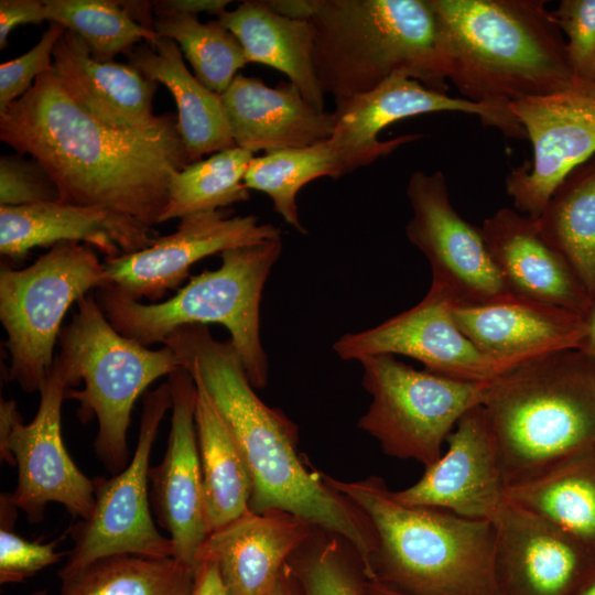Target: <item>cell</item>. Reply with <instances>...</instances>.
Instances as JSON below:
<instances>
[{
  "mask_svg": "<svg viewBox=\"0 0 595 595\" xmlns=\"http://www.w3.org/2000/svg\"><path fill=\"white\" fill-rule=\"evenodd\" d=\"M0 139L47 171L60 202L102 207L153 227L171 177L193 163L177 122L153 132L111 128L63 87L54 67L0 113Z\"/></svg>",
  "mask_w": 595,
  "mask_h": 595,
  "instance_id": "obj_1",
  "label": "cell"
},
{
  "mask_svg": "<svg viewBox=\"0 0 595 595\" xmlns=\"http://www.w3.org/2000/svg\"><path fill=\"white\" fill-rule=\"evenodd\" d=\"M198 381L236 440L252 477L249 509L284 511L343 537L358 555L367 580L376 577L374 528L347 497L310 470L296 451L295 425L253 391L229 340L213 337L207 325H184L163 342Z\"/></svg>",
  "mask_w": 595,
  "mask_h": 595,
  "instance_id": "obj_2",
  "label": "cell"
},
{
  "mask_svg": "<svg viewBox=\"0 0 595 595\" xmlns=\"http://www.w3.org/2000/svg\"><path fill=\"white\" fill-rule=\"evenodd\" d=\"M432 2L444 30L447 78L463 98L520 125L510 110L513 102L581 84L547 1Z\"/></svg>",
  "mask_w": 595,
  "mask_h": 595,
  "instance_id": "obj_3",
  "label": "cell"
},
{
  "mask_svg": "<svg viewBox=\"0 0 595 595\" xmlns=\"http://www.w3.org/2000/svg\"><path fill=\"white\" fill-rule=\"evenodd\" d=\"M506 489L595 452V359L567 349L491 380L482 404Z\"/></svg>",
  "mask_w": 595,
  "mask_h": 595,
  "instance_id": "obj_4",
  "label": "cell"
},
{
  "mask_svg": "<svg viewBox=\"0 0 595 595\" xmlns=\"http://www.w3.org/2000/svg\"><path fill=\"white\" fill-rule=\"evenodd\" d=\"M313 63L336 107L394 75L448 90L446 41L432 0H320Z\"/></svg>",
  "mask_w": 595,
  "mask_h": 595,
  "instance_id": "obj_5",
  "label": "cell"
},
{
  "mask_svg": "<svg viewBox=\"0 0 595 595\" xmlns=\"http://www.w3.org/2000/svg\"><path fill=\"white\" fill-rule=\"evenodd\" d=\"M323 478L370 521L377 580L405 595H497L491 521L405 505L378 477Z\"/></svg>",
  "mask_w": 595,
  "mask_h": 595,
  "instance_id": "obj_6",
  "label": "cell"
},
{
  "mask_svg": "<svg viewBox=\"0 0 595 595\" xmlns=\"http://www.w3.org/2000/svg\"><path fill=\"white\" fill-rule=\"evenodd\" d=\"M281 252V239L225 250L219 268L192 277L163 302L143 304L110 289H98L96 300L121 335L145 347L163 343L184 325L221 324L250 383L263 388L269 366L260 338V303Z\"/></svg>",
  "mask_w": 595,
  "mask_h": 595,
  "instance_id": "obj_7",
  "label": "cell"
},
{
  "mask_svg": "<svg viewBox=\"0 0 595 595\" xmlns=\"http://www.w3.org/2000/svg\"><path fill=\"white\" fill-rule=\"evenodd\" d=\"M76 304L77 312L58 340L60 353L84 381V389H68L66 399L79 402L83 423L97 419L96 454L108 470L119 473L128 465L127 432L134 402L181 364L166 345L149 349L121 335L93 295L86 294Z\"/></svg>",
  "mask_w": 595,
  "mask_h": 595,
  "instance_id": "obj_8",
  "label": "cell"
},
{
  "mask_svg": "<svg viewBox=\"0 0 595 595\" xmlns=\"http://www.w3.org/2000/svg\"><path fill=\"white\" fill-rule=\"evenodd\" d=\"M104 285V263L93 247L79 242H60L20 270L2 266L0 321L8 335V379L28 393L40 391L68 309Z\"/></svg>",
  "mask_w": 595,
  "mask_h": 595,
  "instance_id": "obj_9",
  "label": "cell"
},
{
  "mask_svg": "<svg viewBox=\"0 0 595 595\" xmlns=\"http://www.w3.org/2000/svg\"><path fill=\"white\" fill-rule=\"evenodd\" d=\"M358 361L363 386L372 397L358 428L378 440L387 455L415 459L425 467L441 457L443 443L459 419L483 404L490 383L416 370L391 355Z\"/></svg>",
  "mask_w": 595,
  "mask_h": 595,
  "instance_id": "obj_10",
  "label": "cell"
},
{
  "mask_svg": "<svg viewBox=\"0 0 595 595\" xmlns=\"http://www.w3.org/2000/svg\"><path fill=\"white\" fill-rule=\"evenodd\" d=\"M172 407L169 382L147 392L138 443L129 464L111 478H94L95 504L88 519L71 530L74 542L58 577L115 554L174 556L170 538L156 529L149 504V461L160 423Z\"/></svg>",
  "mask_w": 595,
  "mask_h": 595,
  "instance_id": "obj_11",
  "label": "cell"
},
{
  "mask_svg": "<svg viewBox=\"0 0 595 595\" xmlns=\"http://www.w3.org/2000/svg\"><path fill=\"white\" fill-rule=\"evenodd\" d=\"M80 380L61 353L54 359L41 389L34 419L25 424L21 414L6 440L0 441L1 461L18 466V485L10 494L30 522H40L50 502L62 504L80 520L89 518L95 504L94 480L72 461L61 429L63 401Z\"/></svg>",
  "mask_w": 595,
  "mask_h": 595,
  "instance_id": "obj_12",
  "label": "cell"
},
{
  "mask_svg": "<svg viewBox=\"0 0 595 595\" xmlns=\"http://www.w3.org/2000/svg\"><path fill=\"white\" fill-rule=\"evenodd\" d=\"M412 217L405 234L428 259L432 282L454 305H478L511 294L488 252L480 228L454 208L441 171L410 175Z\"/></svg>",
  "mask_w": 595,
  "mask_h": 595,
  "instance_id": "obj_13",
  "label": "cell"
},
{
  "mask_svg": "<svg viewBox=\"0 0 595 595\" xmlns=\"http://www.w3.org/2000/svg\"><path fill=\"white\" fill-rule=\"evenodd\" d=\"M532 145V160L506 176L517 212L537 219L563 178L595 155V85L580 84L510 106Z\"/></svg>",
  "mask_w": 595,
  "mask_h": 595,
  "instance_id": "obj_14",
  "label": "cell"
},
{
  "mask_svg": "<svg viewBox=\"0 0 595 595\" xmlns=\"http://www.w3.org/2000/svg\"><path fill=\"white\" fill-rule=\"evenodd\" d=\"M282 230L255 215L204 210L180 219L174 232L156 237L142 250L105 259V285L131 299L159 300L178 286L194 263L225 250L281 239Z\"/></svg>",
  "mask_w": 595,
  "mask_h": 595,
  "instance_id": "obj_15",
  "label": "cell"
},
{
  "mask_svg": "<svg viewBox=\"0 0 595 595\" xmlns=\"http://www.w3.org/2000/svg\"><path fill=\"white\" fill-rule=\"evenodd\" d=\"M453 305L443 290L431 285L411 309L372 328L343 335L333 349L343 360L401 355L441 377L467 382L496 379L505 369L463 334L453 317Z\"/></svg>",
  "mask_w": 595,
  "mask_h": 595,
  "instance_id": "obj_16",
  "label": "cell"
},
{
  "mask_svg": "<svg viewBox=\"0 0 595 595\" xmlns=\"http://www.w3.org/2000/svg\"><path fill=\"white\" fill-rule=\"evenodd\" d=\"M445 111L476 115L484 126L497 128L507 138H527L520 125L484 106L430 89L408 76L394 75L376 88L337 106L334 111L336 123L328 141L353 172L423 137L402 134L379 140L380 132L390 125L424 113Z\"/></svg>",
  "mask_w": 595,
  "mask_h": 595,
  "instance_id": "obj_17",
  "label": "cell"
},
{
  "mask_svg": "<svg viewBox=\"0 0 595 595\" xmlns=\"http://www.w3.org/2000/svg\"><path fill=\"white\" fill-rule=\"evenodd\" d=\"M497 595H572L595 574V556L508 499L491 520Z\"/></svg>",
  "mask_w": 595,
  "mask_h": 595,
  "instance_id": "obj_18",
  "label": "cell"
},
{
  "mask_svg": "<svg viewBox=\"0 0 595 595\" xmlns=\"http://www.w3.org/2000/svg\"><path fill=\"white\" fill-rule=\"evenodd\" d=\"M167 377L171 429L162 462L149 469L151 498L158 521L173 543L174 558L196 567L209 536L195 428L196 385L182 366Z\"/></svg>",
  "mask_w": 595,
  "mask_h": 595,
  "instance_id": "obj_19",
  "label": "cell"
},
{
  "mask_svg": "<svg viewBox=\"0 0 595 595\" xmlns=\"http://www.w3.org/2000/svg\"><path fill=\"white\" fill-rule=\"evenodd\" d=\"M447 451L412 486L392 491L400 502L447 510L491 521L506 502L497 448L477 405L466 412L446 439Z\"/></svg>",
  "mask_w": 595,
  "mask_h": 595,
  "instance_id": "obj_20",
  "label": "cell"
},
{
  "mask_svg": "<svg viewBox=\"0 0 595 595\" xmlns=\"http://www.w3.org/2000/svg\"><path fill=\"white\" fill-rule=\"evenodd\" d=\"M463 334L505 371L554 353L580 349L586 316L536 300L509 294L478 305H453Z\"/></svg>",
  "mask_w": 595,
  "mask_h": 595,
  "instance_id": "obj_21",
  "label": "cell"
},
{
  "mask_svg": "<svg viewBox=\"0 0 595 595\" xmlns=\"http://www.w3.org/2000/svg\"><path fill=\"white\" fill-rule=\"evenodd\" d=\"M141 221L96 206L43 202L0 206V252L23 258L35 247L79 242L116 258L150 247L158 236Z\"/></svg>",
  "mask_w": 595,
  "mask_h": 595,
  "instance_id": "obj_22",
  "label": "cell"
},
{
  "mask_svg": "<svg viewBox=\"0 0 595 595\" xmlns=\"http://www.w3.org/2000/svg\"><path fill=\"white\" fill-rule=\"evenodd\" d=\"M53 67L69 96L95 119L115 129L153 132L177 122L153 112L158 83L130 64L97 61L76 33L65 30L53 50Z\"/></svg>",
  "mask_w": 595,
  "mask_h": 595,
  "instance_id": "obj_23",
  "label": "cell"
},
{
  "mask_svg": "<svg viewBox=\"0 0 595 595\" xmlns=\"http://www.w3.org/2000/svg\"><path fill=\"white\" fill-rule=\"evenodd\" d=\"M480 231L511 294L588 314L592 299L534 218L502 207L483 221Z\"/></svg>",
  "mask_w": 595,
  "mask_h": 595,
  "instance_id": "obj_24",
  "label": "cell"
},
{
  "mask_svg": "<svg viewBox=\"0 0 595 595\" xmlns=\"http://www.w3.org/2000/svg\"><path fill=\"white\" fill-rule=\"evenodd\" d=\"M313 526L284 511L251 510L209 533L197 559L213 560L228 595H268Z\"/></svg>",
  "mask_w": 595,
  "mask_h": 595,
  "instance_id": "obj_25",
  "label": "cell"
},
{
  "mask_svg": "<svg viewBox=\"0 0 595 595\" xmlns=\"http://www.w3.org/2000/svg\"><path fill=\"white\" fill-rule=\"evenodd\" d=\"M220 96L236 147L252 154L310 147L335 128V112L316 110L290 82L269 87L238 74Z\"/></svg>",
  "mask_w": 595,
  "mask_h": 595,
  "instance_id": "obj_26",
  "label": "cell"
},
{
  "mask_svg": "<svg viewBox=\"0 0 595 595\" xmlns=\"http://www.w3.org/2000/svg\"><path fill=\"white\" fill-rule=\"evenodd\" d=\"M145 78L163 84L174 97L177 130L192 162L236 147L221 96L205 87L186 67L178 45L158 36L127 53Z\"/></svg>",
  "mask_w": 595,
  "mask_h": 595,
  "instance_id": "obj_27",
  "label": "cell"
},
{
  "mask_svg": "<svg viewBox=\"0 0 595 595\" xmlns=\"http://www.w3.org/2000/svg\"><path fill=\"white\" fill-rule=\"evenodd\" d=\"M217 20L239 41L248 63L272 67L288 77L304 99L325 111L313 63L314 33L310 20H294L274 12L266 1L246 0Z\"/></svg>",
  "mask_w": 595,
  "mask_h": 595,
  "instance_id": "obj_28",
  "label": "cell"
},
{
  "mask_svg": "<svg viewBox=\"0 0 595 595\" xmlns=\"http://www.w3.org/2000/svg\"><path fill=\"white\" fill-rule=\"evenodd\" d=\"M194 381L196 437L206 520L212 533L250 510L252 477L229 429L203 386Z\"/></svg>",
  "mask_w": 595,
  "mask_h": 595,
  "instance_id": "obj_29",
  "label": "cell"
},
{
  "mask_svg": "<svg viewBox=\"0 0 595 595\" xmlns=\"http://www.w3.org/2000/svg\"><path fill=\"white\" fill-rule=\"evenodd\" d=\"M545 241L595 301V155L556 186L536 219Z\"/></svg>",
  "mask_w": 595,
  "mask_h": 595,
  "instance_id": "obj_30",
  "label": "cell"
},
{
  "mask_svg": "<svg viewBox=\"0 0 595 595\" xmlns=\"http://www.w3.org/2000/svg\"><path fill=\"white\" fill-rule=\"evenodd\" d=\"M506 498L549 521L595 556V452L506 489Z\"/></svg>",
  "mask_w": 595,
  "mask_h": 595,
  "instance_id": "obj_31",
  "label": "cell"
},
{
  "mask_svg": "<svg viewBox=\"0 0 595 595\" xmlns=\"http://www.w3.org/2000/svg\"><path fill=\"white\" fill-rule=\"evenodd\" d=\"M195 570L174 556L108 555L62 577L58 595H188Z\"/></svg>",
  "mask_w": 595,
  "mask_h": 595,
  "instance_id": "obj_32",
  "label": "cell"
},
{
  "mask_svg": "<svg viewBox=\"0 0 595 595\" xmlns=\"http://www.w3.org/2000/svg\"><path fill=\"white\" fill-rule=\"evenodd\" d=\"M350 173L342 154L328 141L310 147L284 149L253 156L245 175L248 190L267 194L273 210L302 235L307 230L300 220L296 197L310 182Z\"/></svg>",
  "mask_w": 595,
  "mask_h": 595,
  "instance_id": "obj_33",
  "label": "cell"
},
{
  "mask_svg": "<svg viewBox=\"0 0 595 595\" xmlns=\"http://www.w3.org/2000/svg\"><path fill=\"white\" fill-rule=\"evenodd\" d=\"M252 159V153L234 147L176 172L170 181L169 202L161 223L247 201L245 175Z\"/></svg>",
  "mask_w": 595,
  "mask_h": 595,
  "instance_id": "obj_34",
  "label": "cell"
},
{
  "mask_svg": "<svg viewBox=\"0 0 595 595\" xmlns=\"http://www.w3.org/2000/svg\"><path fill=\"white\" fill-rule=\"evenodd\" d=\"M153 13L152 30L178 45L194 76L209 90L224 94L248 64L239 41L218 20L203 23L192 14Z\"/></svg>",
  "mask_w": 595,
  "mask_h": 595,
  "instance_id": "obj_35",
  "label": "cell"
},
{
  "mask_svg": "<svg viewBox=\"0 0 595 595\" xmlns=\"http://www.w3.org/2000/svg\"><path fill=\"white\" fill-rule=\"evenodd\" d=\"M46 20L76 33L87 44L91 55L100 62H113L144 40L152 43L158 34L138 23L112 0H43Z\"/></svg>",
  "mask_w": 595,
  "mask_h": 595,
  "instance_id": "obj_36",
  "label": "cell"
},
{
  "mask_svg": "<svg viewBox=\"0 0 595 595\" xmlns=\"http://www.w3.org/2000/svg\"><path fill=\"white\" fill-rule=\"evenodd\" d=\"M0 583H19L43 569L61 561L63 552L56 551V541L40 543L29 541L13 530L17 507L10 494L0 499Z\"/></svg>",
  "mask_w": 595,
  "mask_h": 595,
  "instance_id": "obj_37",
  "label": "cell"
},
{
  "mask_svg": "<svg viewBox=\"0 0 595 595\" xmlns=\"http://www.w3.org/2000/svg\"><path fill=\"white\" fill-rule=\"evenodd\" d=\"M293 573L305 595H365L364 584L334 539L310 549Z\"/></svg>",
  "mask_w": 595,
  "mask_h": 595,
  "instance_id": "obj_38",
  "label": "cell"
},
{
  "mask_svg": "<svg viewBox=\"0 0 595 595\" xmlns=\"http://www.w3.org/2000/svg\"><path fill=\"white\" fill-rule=\"evenodd\" d=\"M553 14L574 78L595 85V0H561Z\"/></svg>",
  "mask_w": 595,
  "mask_h": 595,
  "instance_id": "obj_39",
  "label": "cell"
},
{
  "mask_svg": "<svg viewBox=\"0 0 595 595\" xmlns=\"http://www.w3.org/2000/svg\"><path fill=\"white\" fill-rule=\"evenodd\" d=\"M60 201V192L44 166L23 154L0 158V206H25Z\"/></svg>",
  "mask_w": 595,
  "mask_h": 595,
  "instance_id": "obj_40",
  "label": "cell"
},
{
  "mask_svg": "<svg viewBox=\"0 0 595 595\" xmlns=\"http://www.w3.org/2000/svg\"><path fill=\"white\" fill-rule=\"evenodd\" d=\"M64 32L63 25L50 22L31 50L0 65V113L24 96L39 76L53 69V50Z\"/></svg>",
  "mask_w": 595,
  "mask_h": 595,
  "instance_id": "obj_41",
  "label": "cell"
},
{
  "mask_svg": "<svg viewBox=\"0 0 595 595\" xmlns=\"http://www.w3.org/2000/svg\"><path fill=\"white\" fill-rule=\"evenodd\" d=\"M46 20L43 1L1 0L0 1V48L7 47L11 31L22 24H39Z\"/></svg>",
  "mask_w": 595,
  "mask_h": 595,
  "instance_id": "obj_42",
  "label": "cell"
},
{
  "mask_svg": "<svg viewBox=\"0 0 595 595\" xmlns=\"http://www.w3.org/2000/svg\"><path fill=\"white\" fill-rule=\"evenodd\" d=\"M153 12H180L198 15L202 12L216 14L226 11L230 0H160L152 1Z\"/></svg>",
  "mask_w": 595,
  "mask_h": 595,
  "instance_id": "obj_43",
  "label": "cell"
},
{
  "mask_svg": "<svg viewBox=\"0 0 595 595\" xmlns=\"http://www.w3.org/2000/svg\"><path fill=\"white\" fill-rule=\"evenodd\" d=\"M188 595H228L213 560L204 559L198 562Z\"/></svg>",
  "mask_w": 595,
  "mask_h": 595,
  "instance_id": "obj_44",
  "label": "cell"
},
{
  "mask_svg": "<svg viewBox=\"0 0 595 595\" xmlns=\"http://www.w3.org/2000/svg\"><path fill=\"white\" fill-rule=\"evenodd\" d=\"M320 0H268L266 3L277 13L294 20H310Z\"/></svg>",
  "mask_w": 595,
  "mask_h": 595,
  "instance_id": "obj_45",
  "label": "cell"
},
{
  "mask_svg": "<svg viewBox=\"0 0 595 595\" xmlns=\"http://www.w3.org/2000/svg\"><path fill=\"white\" fill-rule=\"evenodd\" d=\"M268 595H298L293 582V571L288 563Z\"/></svg>",
  "mask_w": 595,
  "mask_h": 595,
  "instance_id": "obj_46",
  "label": "cell"
},
{
  "mask_svg": "<svg viewBox=\"0 0 595 595\" xmlns=\"http://www.w3.org/2000/svg\"><path fill=\"white\" fill-rule=\"evenodd\" d=\"M586 324L587 334L580 349L595 359V301L586 315Z\"/></svg>",
  "mask_w": 595,
  "mask_h": 595,
  "instance_id": "obj_47",
  "label": "cell"
},
{
  "mask_svg": "<svg viewBox=\"0 0 595 595\" xmlns=\"http://www.w3.org/2000/svg\"><path fill=\"white\" fill-rule=\"evenodd\" d=\"M364 592L365 595H405L377 578L366 580L364 583Z\"/></svg>",
  "mask_w": 595,
  "mask_h": 595,
  "instance_id": "obj_48",
  "label": "cell"
},
{
  "mask_svg": "<svg viewBox=\"0 0 595 595\" xmlns=\"http://www.w3.org/2000/svg\"><path fill=\"white\" fill-rule=\"evenodd\" d=\"M572 595H595V574L585 581Z\"/></svg>",
  "mask_w": 595,
  "mask_h": 595,
  "instance_id": "obj_49",
  "label": "cell"
},
{
  "mask_svg": "<svg viewBox=\"0 0 595 595\" xmlns=\"http://www.w3.org/2000/svg\"><path fill=\"white\" fill-rule=\"evenodd\" d=\"M29 595H50L46 589H37Z\"/></svg>",
  "mask_w": 595,
  "mask_h": 595,
  "instance_id": "obj_50",
  "label": "cell"
}]
</instances>
